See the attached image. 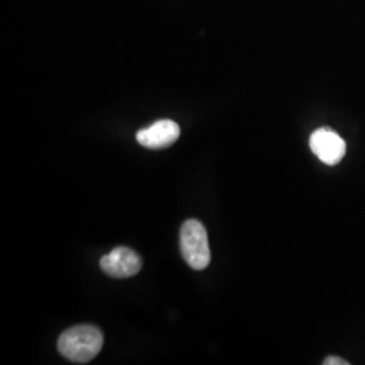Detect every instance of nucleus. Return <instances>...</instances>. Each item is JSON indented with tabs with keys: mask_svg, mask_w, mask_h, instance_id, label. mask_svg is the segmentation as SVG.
I'll return each instance as SVG.
<instances>
[{
	"mask_svg": "<svg viewBox=\"0 0 365 365\" xmlns=\"http://www.w3.org/2000/svg\"><path fill=\"white\" fill-rule=\"evenodd\" d=\"M103 333L92 325H78L66 330L57 342L58 352L66 360L86 364L93 360L103 348Z\"/></svg>",
	"mask_w": 365,
	"mask_h": 365,
	"instance_id": "obj_1",
	"label": "nucleus"
},
{
	"mask_svg": "<svg viewBox=\"0 0 365 365\" xmlns=\"http://www.w3.org/2000/svg\"><path fill=\"white\" fill-rule=\"evenodd\" d=\"M180 249L185 262L195 271L205 269L211 260L209 237L203 226L196 220L184 222L180 230Z\"/></svg>",
	"mask_w": 365,
	"mask_h": 365,
	"instance_id": "obj_2",
	"label": "nucleus"
},
{
	"mask_svg": "<svg viewBox=\"0 0 365 365\" xmlns=\"http://www.w3.org/2000/svg\"><path fill=\"white\" fill-rule=\"evenodd\" d=\"M101 268L111 277L125 279L141 271L143 260L133 249L119 247L101 259Z\"/></svg>",
	"mask_w": 365,
	"mask_h": 365,
	"instance_id": "obj_3",
	"label": "nucleus"
},
{
	"mask_svg": "<svg viewBox=\"0 0 365 365\" xmlns=\"http://www.w3.org/2000/svg\"><path fill=\"white\" fill-rule=\"evenodd\" d=\"M310 148L314 155L327 165L339 164L346 150L345 141L336 131L327 128L314 131L310 137Z\"/></svg>",
	"mask_w": 365,
	"mask_h": 365,
	"instance_id": "obj_4",
	"label": "nucleus"
},
{
	"mask_svg": "<svg viewBox=\"0 0 365 365\" xmlns=\"http://www.w3.org/2000/svg\"><path fill=\"white\" fill-rule=\"evenodd\" d=\"M180 137V128L175 120L161 119L152 126L137 133L138 144L148 149H165L175 144Z\"/></svg>",
	"mask_w": 365,
	"mask_h": 365,
	"instance_id": "obj_5",
	"label": "nucleus"
},
{
	"mask_svg": "<svg viewBox=\"0 0 365 365\" xmlns=\"http://www.w3.org/2000/svg\"><path fill=\"white\" fill-rule=\"evenodd\" d=\"M324 364L325 365H348L349 363L348 361H345L344 359H339V357H334V356H331V357H327V360L324 361Z\"/></svg>",
	"mask_w": 365,
	"mask_h": 365,
	"instance_id": "obj_6",
	"label": "nucleus"
}]
</instances>
